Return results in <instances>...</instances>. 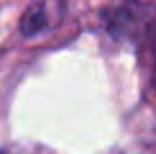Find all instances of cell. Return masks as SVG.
<instances>
[{
	"mask_svg": "<svg viewBox=\"0 0 156 154\" xmlns=\"http://www.w3.org/2000/svg\"><path fill=\"white\" fill-rule=\"evenodd\" d=\"M49 26V8L46 5H34L28 13H26L23 23H21V31L26 36H34L38 31H44Z\"/></svg>",
	"mask_w": 156,
	"mask_h": 154,
	"instance_id": "1",
	"label": "cell"
},
{
	"mask_svg": "<svg viewBox=\"0 0 156 154\" xmlns=\"http://www.w3.org/2000/svg\"><path fill=\"white\" fill-rule=\"evenodd\" d=\"M154 87H156V36H154Z\"/></svg>",
	"mask_w": 156,
	"mask_h": 154,
	"instance_id": "2",
	"label": "cell"
},
{
	"mask_svg": "<svg viewBox=\"0 0 156 154\" xmlns=\"http://www.w3.org/2000/svg\"><path fill=\"white\" fill-rule=\"evenodd\" d=\"M0 154H3V152H0Z\"/></svg>",
	"mask_w": 156,
	"mask_h": 154,
	"instance_id": "3",
	"label": "cell"
}]
</instances>
